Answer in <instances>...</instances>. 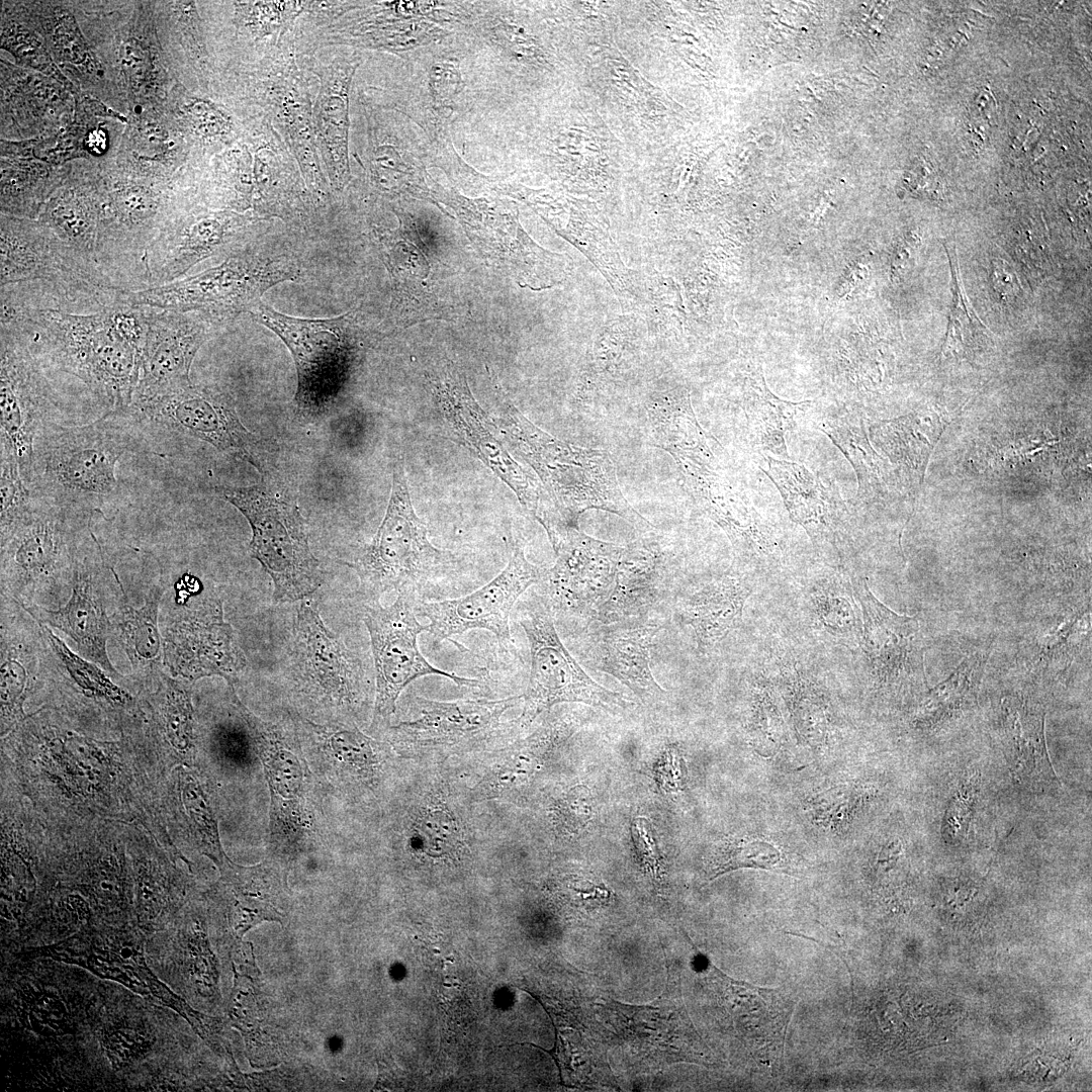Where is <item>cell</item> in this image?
<instances>
[{
  "instance_id": "1",
  "label": "cell",
  "mask_w": 1092,
  "mask_h": 1092,
  "mask_svg": "<svg viewBox=\"0 0 1092 1092\" xmlns=\"http://www.w3.org/2000/svg\"><path fill=\"white\" fill-rule=\"evenodd\" d=\"M1 306V327L19 334L43 368L79 379L106 413L130 406L142 369L147 307L122 297L91 312Z\"/></svg>"
},
{
  "instance_id": "2",
  "label": "cell",
  "mask_w": 1092,
  "mask_h": 1092,
  "mask_svg": "<svg viewBox=\"0 0 1092 1092\" xmlns=\"http://www.w3.org/2000/svg\"><path fill=\"white\" fill-rule=\"evenodd\" d=\"M139 444L125 410L78 426L48 421L34 439L29 489L62 508L100 512L118 492L117 462Z\"/></svg>"
},
{
  "instance_id": "3",
  "label": "cell",
  "mask_w": 1092,
  "mask_h": 1092,
  "mask_svg": "<svg viewBox=\"0 0 1092 1092\" xmlns=\"http://www.w3.org/2000/svg\"><path fill=\"white\" fill-rule=\"evenodd\" d=\"M500 407L495 423L539 475L556 509L555 525L547 534L562 527L579 529V517L590 509L616 514L639 529L651 527L624 497L606 451L577 447L547 434L502 394Z\"/></svg>"
},
{
  "instance_id": "4",
  "label": "cell",
  "mask_w": 1092,
  "mask_h": 1092,
  "mask_svg": "<svg viewBox=\"0 0 1092 1092\" xmlns=\"http://www.w3.org/2000/svg\"><path fill=\"white\" fill-rule=\"evenodd\" d=\"M347 564L357 572L362 593L373 604L390 590L407 596L415 604L440 598L445 590L442 583L457 574L460 558L431 543L414 509L402 458L394 463L389 503L374 538Z\"/></svg>"
},
{
  "instance_id": "5",
  "label": "cell",
  "mask_w": 1092,
  "mask_h": 1092,
  "mask_svg": "<svg viewBox=\"0 0 1092 1092\" xmlns=\"http://www.w3.org/2000/svg\"><path fill=\"white\" fill-rule=\"evenodd\" d=\"M213 489L250 523L249 549L272 578L275 604L302 600L322 585L324 574L310 551L305 520L286 486L265 471L258 484Z\"/></svg>"
},
{
  "instance_id": "6",
  "label": "cell",
  "mask_w": 1092,
  "mask_h": 1092,
  "mask_svg": "<svg viewBox=\"0 0 1092 1092\" xmlns=\"http://www.w3.org/2000/svg\"><path fill=\"white\" fill-rule=\"evenodd\" d=\"M252 318L273 331L289 349L297 372L296 414L317 420L331 411L360 363L368 337L353 312L332 318L286 315L262 301Z\"/></svg>"
},
{
  "instance_id": "7",
  "label": "cell",
  "mask_w": 1092,
  "mask_h": 1092,
  "mask_svg": "<svg viewBox=\"0 0 1092 1092\" xmlns=\"http://www.w3.org/2000/svg\"><path fill=\"white\" fill-rule=\"evenodd\" d=\"M300 275L295 258L244 247L202 272L161 286L124 292L123 299L135 307L197 312L221 328L255 308L267 290Z\"/></svg>"
},
{
  "instance_id": "8",
  "label": "cell",
  "mask_w": 1092,
  "mask_h": 1092,
  "mask_svg": "<svg viewBox=\"0 0 1092 1092\" xmlns=\"http://www.w3.org/2000/svg\"><path fill=\"white\" fill-rule=\"evenodd\" d=\"M126 413L140 444L159 437L187 436L221 453H239L259 472L265 468L264 445L242 423L233 397L210 385H191L169 395L132 402Z\"/></svg>"
},
{
  "instance_id": "9",
  "label": "cell",
  "mask_w": 1092,
  "mask_h": 1092,
  "mask_svg": "<svg viewBox=\"0 0 1092 1092\" xmlns=\"http://www.w3.org/2000/svg\"><path fill=\"white\" fill-rule=\"evenodd\" d=\"M518 622L530 646L529 684L524 709L517 723L530 725L542 712L559 703H584L609 711L632 703L596 682L561 642L545 598L532 592L518 605Z\"/></svg>"
},
{
  "instance_id": "10",
  "label": "cell",
  "mask_w": 1092,
  "mask_h": 1092,
  "mask_svg": "<svg viewBox=\"0 0 1092 1092\" xmlns=\"http://www.w3.org/2000/svg\"><path fill=\"white\" fill-rule=\"evenodd\" d=\"M428 383L445 433L505 482L523 508L539 521L543 488L509 452L500 429L472 395L465 374L448 362L428 374Z\"/></svg>"
},
{
  "instance_id": "11",
  "label": "cell",
  "mask_w": 1092,
  "mask_h": 1092,
  "mask_svg": "<svg viewBox=\"0 0 1092 1092\" xmlns=\"http://www.w3.org/2000/svg\"><path fill=\"white\" fill-rule=\"evenodd\" d=\"M415 605L399 594L390 606L374 603L365 609L363 621L370 636L376 675L373 725L389 719L401 692L419 677L441 675L459 687L478 686L476 679L440 669L425 658L418 637L427 631V626L418 621Z\"/></svg>"
},
{
  "instance_id": "12",
  "label": "cell",
  "mask_w": 1092,
  "mask_h": 1092,
  "mask_svg": "<svg viewBox=\"0 0 1092 1092\" xmlns=\"http://www.w3.org/2000/svg\"><path fill=\"white\" fill-rule=\"evenodd\" d=\"M0 336V444L14 452L29 487L34 439L52 421L58 401L46 369L25 340L6 328H1Z\"/></svg>"
},
{
  "instance_id": "13",
  "label": "cell",
  "mask_w": 1092,
  "mask_h": 1092,
  "mask_svg": "<svg viewBox=\"0 0 1092 1092\" xmlns=\"http://www.w3.org/2000/svg\"><path fill=\"white\" fill-rule=\"evenodd\" d=\"M548 537L556 562L539 582L553 618H596L613 589L624 547L595 539L573 527L560 528Z\"/></svg>"
},
{
  "instance_id": "14",
  "label": "cell",
  "mask_w": 1092,
  "mask_h": 1092,
  "mask_svg": "<svg viewBox=\"0 0 1092 1092\" xmlns=\"http://www.w3.org/2000/svg\"><path fill=\"white\" fill-rule=\"evenodd\" d=\"M545 571L528 561L522 546L515 543L507 566L488 583L457 599L419 602L415 612L429 620L427 632L435 643L472 629H483L491 632L500 645L508 646L512 643L511 611L519 598L542 579Z\"/></svg>"
},
{
  "instance_id": "15",
  "label": "cell",
  "mask_w": 1092,
  "mask_h": 1092,
  "mask_svg": "<svg viewBox=\"0 0 1092 1092\" xmlns=\"http://www.w3.org/2000/svg\"><path fill=\"white\" fill-rule=\"evenodd\" d=\"M41 283L82 301L117 289L94 279L42 223L1 217V286Z\"/></svg>"
},
{
  "instance_id": "16",
  "label": "cell",
  "mask_w": 1092,
  "mask_h": 1092,
  "mask_svg": "<svg viewBox=\"0 0 1092 1092\" xmlns=\"http://www.w3.org/2000/svg\"><path fill=\"white\" fill-rule=\"evenodd\" d=\"M522 699L445 702L416 697L420 716L390 726L387 736L396 750L406 753L470 747L499 734L503 714Z\"/></svg>"
},
{
  "instance_id": "17",
  "label": "cell",
  "mask_w": 1092,
  "mask_h": 1092,
  "mask_svg": "<svg viewBox=\"0 0 1092 1092\" xmlns=\"http://www.w3.org/2000/svg\"><path fill=\"white\" fill-rule=\"evenodd\" d=\"M219 328L197 312L147 307V336L132 402L151 400L191 386L189 374L193 359Z\"/></svg>"
},
{
  "instance_id": "18",
  "label": "cell",
  "mask_w": 1092,
  "mask_h": 1092,
  "mask_svg": "<svg viewBox=\"0 0 1092 1092\" xmlns=\"http://www.w3.org/2000/svg\"><path fill=\"white\" fill-rule=\"evenodd\" d=\"M259 219L215 212L167 225L146 255L148 288L181 279L207 259H226L244 248L248 226Z\"/></svg>"
},
{
  "instance_id": "19",
  "label": "cell",
  "mask_w": 1092,
  "mask_h": 1092,
  "mask_svg": "<svg viewBox=\"0 0 1092 1092\" xmlns=\"http://www.w3.org/2000/svg\"><path fill=\"white\" fill-rule=\"evenodd\" d=\"M163 642L165 663L172 674L191 681L219 675L234 688L247 664L231 625L223 621L219 602L179 617L168 628Z\"/></svg>"
},
{
  "instance_id": "20",
  "label": "cell",
  "mask_w": 1092,
  "mask_h": 1092,
  "mask_svg": "<svg viewBox=\"0 0 1092 1092\" xmlns=\"http://www.w3.org/2000/svg\"><path fill=\"white\" fill-rule=\"evenodd\" d=\"M33 498L30 510L1 539L2 573L18 584L46 578L69 564L71 526L90 516Z\"/></svg>"
},
{
  "instance_id": "21",
  "label": "cell",
  "mask_w": 1092,
  "mask_h": 1092,
  "mask_svg": "<svg viewBox=\"0 0 1092 1092\" xmlns=\"http://www.w3.org/2000/svg\"><path fill=\"white\" fill-rule=\"evenodd\" d=\"M294 647L296 676L304 688L337 706L357 704L364 687L361 661L326 628L313 602L300 604Z\"/></svg>"
},
{
  "instance_id": "22",
  "label": "cell",
  "mask_w": 1092,
  "mask_h": 1092,
  "mask_svg": "<svg viewBox=\"0 0 1092 1092\" xmlns=\"http://www.w3.org/2000/svg\"><path fill=\"white\" fill-rule=\"evenodd\" d=\"M855 595L862 610V648L878 681L897 687L924 684V647L917 618L890 610L866 580L856 584Z\"/></svg>"
},
{
  "instance_id": "23",
  "label": "cell",
  "mask_w": 1092,
  "mask_h": 1092,
  "mask_svg": "<svg viewBox=\"0 0 1092 1092\" xmlns=\"http://www.w3.org/2000/svg\"><path fill=\"white\" fill-rule=\"evenodd\" d=\"M707 974L720 1005L753 1055L765 1064L781 1061L795 999L781 989L734 980L710 962Z\"/></svg>"
},
{
  "instance_id": "24",
  "label": "cell",
  "mask_w": 1092,
  "mask_h": 1092,
  "mask_svg": "<svg viewBox=\"0 0 1092 1092\" xmlns=\"http://www.w3.org/2000/svg\"><path fill=\"white\" fill-rule=\"evenodd\" d=\"M608 1009L617 1029L639 1053L669 1062L707 1064L710 1056L706 1044L681 1000L667 986L651 1004L634 1006L613 1001Z\"/></svg>"
},
{
  "instance_id": "25",
  "label": "cell",
  "mask_w": 1092,
  "mask_h": 1092,
  "mask_svg": "<svg viewBox=\"0 0 1092 1092\" xmlns=\"http://www.w3.org/2000/svg\"><path fill=\"white\" fill-rule=\"evenodd\" d=\"M233 698L264 765L272 797L274 829L288 835L304 832L307 823L303 813L305 772L296 747L277 727L254 716L236 694Z\"/></svg>"
},
{
  "instance_id": "26",
  "label": "cell",
  "mask_w": 1092,
  "mask_h": 1092,
  "mask_svg": "<svg viewBox=\"0 0 1092 1092\" xmlns=\"http://www.w3.org/2000/svg\"><path fill=\"white\" fill-rule=\"evenodd\" d=\"M661 625L642 618L602 625L590 636V665L633 691L642 701H653L666 692L656 682L650 667V650Z\"/></svg>"
},
{
  "instance_id": "27",
  "label": "cell",
  "mask_w": 1092,
  "mask_h": 1092,
  "mask_svg": "<svg viewBox=\"0 0 1092 1092\" xmlns=\"http://www.w3.org/2000/svg\"><path fill=\"white\" fill-rule=\"evenodd\" d=\"M70 565L73 572L72 595L64 607L58 610L24 608L40 624L50 625L71 637L83 657L118 675L107 655L106 642L112 625L96 592L93 571L77 559L74 551Z\"/></svg>"
},
{
  "instance_id": "28",
  "label": "cell",
  "mask_w": 1092,
  "mask_h": 1092,
  "mask_svg": "<svg viewBox=\"0 0 1092 1092\" xmlns=\"http://www.w3.org/2000/svg\"><path fill=\"white\" fill-rule=\"evenodd\" d=\"M766 463L763 471L780 490L792 520L806 529L815 545L836 547L845 506L833 485L799 463L768 456Z\"/></svg>"
},
{
  "instance_id": "29",
  "label": "cell",
  "mask_w": 1092,
  "mask_h": 1092,
  "mask_svg": "<svg viewBox=\"0 0 1092 1092\" xmlns=\"http://www.w3.org/2000/svg\"><path fill=\"white\" fill-rule=\"evenodd\" d=\"M698 505L745 556L764 554L767 541L747 505L714 469V461L672 456Z\"/></svg>"
},
{
  "instance_id": "30",
  "label": "cell",
  "mask_w": 1092,
  "mask_h": 1092,
  "mask_svg": "<svg viewBox=\"0 0 1092 1092\" xmlns=\"http://www.w3.org/2000/svg\"><path fill=\"white\" fill-rule=\"evenodd\" d=\"M663 559L655 545L636 541L620 557L613 589L600 607L596 620L602 625L641 618L665 593Z\"/></svg>"
},
{
  "instance_id": "31",
  "label": "cell",
  "mask_w": 1092,
  "mask_h": 1092,
  "mask_svg": "<svg viewBox=\"0 0 1092 1092\" xmlns=\"http://www.w3.org/2000/svg\"><path fill=\"white\" fill-rule=\"evenodd\" d=\"M1001 724L1014 779L1026 787L1059 785L1048 752L1044 712L1014 696L1001 701Z\"/></svg>"
},
{
  "instance_id": "32",
  "label": "cell",
  "mask_w": 1092,
  "mask_h": 1092,
  "mask_svg": "<svg viewBox=\"0 0 1092 1092\" xmlns=\"http://www.w3.org/2000/svg\"><path fill=\"white\" fill-rule=\"evenodd\" d=\"M352 67L333 64L322 77L313 122L318 148L333 187L341 189L349 179L348 89Z\"/></svg>"
},
{
  "instance_id": "33",
  "label": "cell",
  "mask_w": 1092,
  "mask_h": 1092,
  "mask_svg": "<svg viewBox=\"0 0 1092 1092\" xmlns=\"http://www.w3.org/2000/svg\"><path fill=\"white\" fill-rule=\"evenodd\" d=\"M750 594L740 579L724 577L679 600L677 615L693 628L700 650L710 649L740 625Z\"/></svg>"
},
{
  "instance_id": "34",
  "label": "cell",
  "mask_w": 1092,
  "mask_h": 1092,
  "mask_svg": "<svg viewBox=\"0 0 1092 1092\" xmlns=\"http://www.w3.org/2000/svg\"><path fill=\"white\" fill-rule=\"evenodd\" d=\"M224 883L232 890L230 914L240 935L262 921H281L283 915L274 905L279 884L264 864L241 867L230 860L219 868Z\"/></svg>"
},
{
  "instance_id": "35",
  "label": "cell",
  "mask_w": 1092,
  "mask_h": 1092,
  "mask_svg": "<svg viewBox=\"0 0 1092 1092\" xmlns=\"http://www.w3.org/2000/svg\"><path fill=\"white\" fill-rule=\"evenodd\" d=\"M380 246L393 280L392 315L399 324L411 323L414 311L420 309L418 300L425 288L423 282L428 276L429 265L422 250L411 241L408 229L402 222L397 231L380 238Z\"/></svg>"
},
{
  "instance_id": "36",
  "label": "cell",
  "mask_w": 1092,
  "mask_h": 1092,
  "mask_svg": "<svg viewBox=\"0 0 1092 1092\" xmlns=\"http://www.w3.org/2000/svg\"><path fill=\"white\" fill-rule=\"evenodd\" d=\"M305 735L326 760L347 775L371 785L379 776V744L358 728L344 726H304Z\"/></svg>"
},
{
  "instance_id": "37",
  "label": "cell",
  "mask_w": 1092,
  "mask_h": 1092,
  "mask_svg": "<svg viewBox=\"0 0 1092 1092\" xmlns=\"http://www.w3.org/2000/svg\"><path fill=\"white\" fill-rule=\"evenodd\" d=\"M566 733L561 723L549 724L506 749L480 783L484 797H499L525 785L538 769V760Z\"/></svg>"
},
{
  "instance_id": "38",
  "label": "cell",
  "mask_w": 1092,
  "mask_h": 1092,
  "mask_svg": "<svg viewBox=\"0 0 1092 1092\" xmlns=\"http://www.w3.org/2000/svg\"><path fill=\"white\" fill-rule=\"evenodd\" d=\"M810 405L811 401L793 402L775 395L764 381L761 368L751 378L748 420L760 446L778 457H789L785 436Z\"/></svg>"
},
{
  "instance_id": "39",
  "label": "cell",
  "mask_w": 1092,
  "mask_h": 1092,
  "mask_svg": "<svg viewBox=\"0 0 1092 1092\" xmlns=\"http://www.w3.org/2000/svg\"><path fill=\"white\" fill-rule=\"evenodd\" d=\"M117 581L122 594L120 615L114 624L119 643L134 668L152 667L157 664L162 652L158 614L163 589L157 586L146 604L134 609L128 604L118 578Z\"/></svg>"
},
{
  "instance_id": "40",
  "label": "cell",
  "mask_w": 1092,
  "mask_h": 1092,
  "mask_svg": "<svg viewBox=\"0 0 1092 1092\" xmlns=\"http://www.w3.org/2000/svg\"><path fill=\"white\" fill-rule=\"evenodd\" d=\"M410 844L420 855L454 859L461 855L465 840L452 812L443 804L433 803L422 808L412 822Z\"/></svg>"
},
{
  "instance_id": "41",
  "label": "cell",
  "mask_w": 1092,
  "mask_h": 1092,
  "mask_svg": "<svg viewBox=\"0 0 1092 1092\" xmlns=\"http://www.w3.org/2000/svg\"><path fill=\"white\" fill-rule=\"evenodd\" d=\"M739 869L795 874V864L789 854L778 844L758 836L737 837L722 844L711 862L709 879Z\"/></svg>"
},
{
  "instance_id": "42",
  "label": "cell",
  "mask_w": 1092,
  "mask_h": 1092,
  "mask_svg": "<svg viewBox=\"0 0 1092 1092\" xmlns=\"http://www.w3.org/2000/svg\"><path fill=\"white\" fill-rule=\"evenodd\" d=\"M982 658L967 657L945 680L927 692L920 707L922 721L936 722L969 698L982 671Z\"/></svg>"
},
{
  "instance_id": "43",
  "label": "cell",
  "mask_w": 1092,
  "mask_h": 1092,
  "mask_svg": "<svg viewBox=\"0 0 1092 1092\" xmlns=\"http://www.w3.org/2000/svg\"><path fill=\"white\" fill-rule=\"evenodd\" d=\"M181 800L185 816L199 847L220 868L229 859L222 851L213 809L197 782L186 775L181 779Z\"/></svg>"
},
{
  "instance_id": "44",
  "label": "cell",
  "mask_w": 1092,
  "mask_h": 1092,
  "mask_svg": "<svg viewBox=\"0 0 1092 1092\" xmlns=\"http://www.w3.org/2000/svg\"><path fill=\"white\" fill-rule=\"evenodd\" d=\"M40 627L70 677L87 695L113 703H124L129 699V695L111 681L105 672L96 665L97 663L74 653L46 625L40 624Z\"/></svg>"
},
{
  "instance_id": "45",
  "label": "cell",
  "mask_w": 1092,
  "mask_h": 1092,
  "mask_svg": "<svg viewBox=\"0 0 1092 1092\" xmlns=\"http://www.w3.org/2000/svg\"><path fill=\"white\" fill-rule=\"evenodd\" d=\"M945 251L951 273L952 300L943 345L944 350L960 351L974 345L987 330L968 301L954 249L945 246Z\"/></svg>"
},
{
  "instance_id": "46",
  "label": "cell",
  "mask_w": 1092,
  "mask_h": 1092,
  "mask_svg": "<svg viewBox=\"0 0 1092 1092\" xmlns=\"http://www.w3.org/2000/svg\"><path fill=\"white\" fill-rule=\"evenodd\" d=\"M0 517L3 539L30 510L34 498L21 475L14 452L5 444H0Z\"/></svg>"
},
{
  "instance_id": "47",
  "label": "cell",
  "mask_w": 1092,
  "mask_h": 1092,
  "mask_svg": "<svg viewBox=\"0 0 1092 1092\" xmlns=\"http://www.w3.org/2000/svg\"><path fill=\"white\" fill-rule=\"evenodd\" d=\"M0 667L2 730L23 717L22 705L29 684L28 663L15 650L2 648Z\"/></svg>"
},
{
  "instance_id": "48",
  "label": "cell",
  "mask_w": 1092,
  "mask_h": 1092,
  "mask_svg": "<svg viewBox=\"0 0 1092 1092\" xmlns=\"http://www.w3.org/2000/svg\"><path fill=\"white\" fill-rule=\"evenodd\" d=\"M164 698L166 735L177 749H188L192 740V707L189 695L178 681L167 677Z\"/></svg>"
},
{
  "instance_id": "49",
  "label": "cell",
  "mask_w": 1092,
  "mask_h": 1092,
  "mask_svg": "<svg viewBox=\"0 0 1092 1092\" xmlns=\"http://www.w3.org/2000/svg\"><path fill=\"white\" fill-rule=\"evenodd\" d=\"M245 25L254 32L270 33L280 26L289 12H295L299 3L295 2H248L240 3Z\"/></svg>"
},
{
  "instance_id": "50",
  "label": "cell",
  "mask_w": 1092,
  "mask_h": 1092,
  "mask_svg": "<svg viewBox=\"0 0 1092 1092\" xmlns=\"http://www.w3.org/2000/svg\"><path fill=\"white\" fill-rule=\"evenodd\" d=\"M631 832L640 867L653 881L660 880L663 861L651 824L644 817H636Z\"/></svg>"
},
{
  "instance_id": "51",
  "label": "cell",
  "mask_w": 1092,
  "mask_h": 1092,
  "mask_svg": "<svg viewBox=\"0 0 1092 1092\" xmlns=\"http://www.w3.org/2000/svg\"><path fill=\"white\" fill-rule=\"evenodd\" d=\"M590 811L588 790L577 786L557 803L555 817L564 831L574 833L588 822Z\"/></svg>"
},
{
  "instance_id": "52",
  "label": "cell",
  "mask_w": 1092,
  "mask_h": 1092,
  "mask_svg": "<svg viewBox=\"0 0 1092 1092\" xmlns=\"http://www.w3.org/2000/svg\"><path fill=\"white\" fill-rule=\"evenodd\" d=\"M567 889L571 893V899H574L578 905L589 909L605 905L610 896L605 885L584 878L570 880Z\"/></svg>"
},
{
  "instance_id": "53",
  "label": "cell",
  "mask_w": 1092,
  "mask_h": 1092,
  "mask_svg": "<svg viewBox=\"0 0 1092 1092\" xmlns=\"http://www.w3.org/2000/svg\"><path fill=\"white\" fill-rule=\"evenodd\" d=\"M658 767V781L666 790H678L681 786V758L674 748L668 749L661 757Z\"/></svg>"
},
{
  "instance_id": "54",
  "label": "cell",
  "mask_w": 1092,
  "mask_h": 1092,
  "mask_svg": "<svg viewBox=\"0 0 1092 1092\" xmlns=\"http://www.w3.org/2000/svg\"><path fill=\"white\" fill-rule=\"evenodd\" d=\"M992 279L995 290L1001 297L1007 298L1016 294L1018 290L1016 278L1008 271V266L1004 261L999 260L994 264Z\"/></svg>"
},
{
  "instance_id": "55",
  "label": "cell",
  "mask_w": 1092,
  "mask_h": 1092,
  "mask_svg": "<svg viewBox=\"0 0 1092 1092\" xmlns=\"http://www.w3.org/2000/svg\"><path fill=\"white\" fill-rule=\"evenodd\" d=\"M105 136L101 130H94L88 138V146L94 151H100L104 148Z\"/></svg>"
}]
</instances>
